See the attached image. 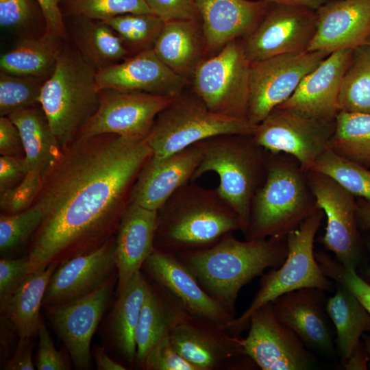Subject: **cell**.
<instances>
[{
    "label": "cell",
    "instance_id": "6da1fadb",
    "mask_svg": "<svg viewBox=\"0 0 370 370\" xmlns=\"http://www.w3.org/2000/svg\"><path fill=\"white\" fill-rule=\"evenodd\" d=\"M153 151L145 140L77 137L42 176L34 203L42 221L31 240L28 273L93 251L115 236L134 186Z\"/></svg>",
    "mask_w": 370,
    "mask_h": 370
},
{
    "label": "cell",
    "instance_id": "7a4b0ae2",
    "mask_svg": "<svg viewBox=\"0 0 370 370\" xmlns=\"http://www.w3.org/2000/svg\"><path fill=\"white\" fill-rule=\"evenodd\" d=\"M232 233L209 248L176 256L204 290L235 317L241 289L267 268L279 267L288 246L286 236L241 241Z\"/></svg>",
    "mask_w": 370,
    "mask_h": 370
},
{
    "label": "cell",
    "instance_id": "3957f363",
    "mask_svg": "<svg viewBox=\"0 0 370 370\" xmlns=\"http://www.w3.org/2000/svg\"><path fill=\"white\" fill-rule=\"evenodd\" d=\"M236 230L239 218L217 189L190 181L157 210L154 248L174 255L201 250Z\"/></svg>",
    "mask_w": 370,
    "mask_h": 370
},
{
    "label": "cell",
    "instance_id": "277c9868",
    "mask_svg": "<svg viewBox=\"0 0 370 370\" xmlns=\"http://www.w3.org/2000/svg\"><path fill=\"white\" fill-rule=\"evenodd\" d=\"M320 210L298 161L269 152L266 179L253 198L243 234L248 241L285 237Z\"/></svg>",
    "mask_w": 370,
    "mask_h": 370
},
{
    "label": "cell",
    "instance_id": "5b68a950",
    "mask_svg": "<svg viewBox=\"0 0 370 370\" xmlns=\"http://www.w3.org/2000/svg\"><path fill=\"white\" fill-rule=\"evenodd\" d=\"M197 144L201 160L192 181L209 171L219 175L217 189L238 215L244 234L253 198L266 179L269 151L252 135H220Z\"/></svg>",
    "mask_w": 370,
    "mask_h": 370
},
{
    "label": "cell",
    "instance_id": "8992f818",
    "mask_svg": "<svg viewBox=\"0 0 370 370\" xmlns=\"http://www.w3.org/2000/svg\"><path fill=\"white\" fill-rule=\"evenodd\" d=\"M96 73L66 39L39 98V104L62 149L77 137L98 108L100 90Z\"/></svg>",
    "mask_w": 370,
    "mask_h": 370
},
{
    "label": "cell",
    "instance_id": "52a82bcc",
    "mask_svg": "<svg viewBox=\"0 0 370 370\" xmlns=\"http://www.w3.org/2000/svg\"><path fill=\"white\" fill-rule=\"evenodd\" d=\"M324 215L322 210H319L288 234L284 262L262 275L258 291L249 307L239 317L224 325L229 333L241 336L249 328L250 317L255 310L284 293L306 287L333 291L334 284L322 271L313 250L314 237Z\"/></svg>",
    "mask_w": 370,
    "mask_h": 370
},
{
    "label": "cell",
    "instance_id": "ba28073f",
    "mask_svg": "<svg viewBox=\"0 0 370 370\" xmlns=\"http://www.w3.org/2000/svg\"><path fill=\"white\" fill-rule=\"evenodd\" d=\"M257 125L214 112L195 94L182 92L158 114L145 140L153 155L166 156L217 136L253 135Z\"/></svg>",
    "mask_w": 370,
    "mask_h": 370
},
{
    "label": "cell",
    "instance_id": "9c48e42d",
    "mask_svg": "<svg viewBox=\"0 0 370 370\" xmlns=\"http://www.w3.org/2000/svg\"><path fill=\"white\" fill-rule=\"evenodd\" d=\"M249 70L243 40H232L197 66L193 74L195 94L214 112L247 118Z\"/></svg>",
    "mask_w": 370,
    "mask_h": 370
},
{
    "label": "cell",
    "instance_id": "30bf717a",
    "mask_svg": "<svg viewBox=\"0 0 370 370\" xmlns=\"http://www.w3.org/2000/svg\"><path fill=\"white\" fill-rule=\"evenodd\" d=\"M335 129L336 120L315 119L277 107L257 125L252 136L269 153L294 157L306 171L329 148Z\"/></svg>",
    "mask_w": 370,
    "mask_h": 370
},
{
    "label": "cell",
    "instance_id": "8fae6325",
    "mask_svg": "<svg viewBox=\"0 0 370 370\" xmlns=\"http://www.w3.org/2000/svg\"><path fill=\"white\" fill-rule=\"evenodd\" d=\"M329 54L321 51L286 53L250 62L247 119L254 125L261 123Z\"/></svg>",
    "mask_w": 370,
    "mask_h": 370
},
{
    "label": "cell",
    "instance_id": "7c38bea8",
    "mask_svg": "<svg viewBox=\"0 0 370 370\" xmlns=\"http://www.w3.org/2000/svg\"><path fill=\"white\" fill-rule=\"evenodd\" d=\"M316 10L271 3L262 18L243 41L250 62L308 51L316 32Z\"/></svg>",
    "mask_w": 370,
    "mask_h": 370
},
{
    "label": "cell",
    "instance_id": "4fadbf2b",
    "mask_svg": "<svg viewBox=\"0 0 370 370\" xmlns=\"http://www.w3.org/2000/svg\"><path fill=\"white\" fill-rule=\"evenodd\" d=\"M174 98L142 92L101 89L98 108L77 137L112 134L129 139L145 140L158 114Z\"/></svg>",
    "mask_w": 370,
    "mask_h": 370
},
{
    "label": "cell",
    "instance_id": "5bb4252c",
    "mask_svg": "<svg viewBox=\"0 0 370 370\" xmlns=\"http://www.w3.org/2000/svg\"><path fill=\"white\" fill-rule=\"evenodd\" d=\"M169 336L175 350L196 370L250 369L257 366L245 355L241 336L208 319L191 315Z\"/></svg>",
    "mask_w": 370,
    "mask_h": 370
},
{
    "label": "cell",
    "instance_id": "9a60e30c",
    "mask_svg": "<svg viewBox=\"0 0 370 370\" xmlns=\"http://www.w3.org/2000/svg\"><path fill=\"white\" fill-rule=\"evenodd\" d=\"M247 336L240 342L245 355L262 370L308 369L316 359L301 338L275 317L271 302L251 315Z\"/></svg>",
    "mask_w": 370,
    "mask_h": 370
},
{
    "label": "cell",
    "instance_id": "2e32d148",
    "mask_svg": "<svg viewBox=\"0 0 370 370\" xmlns=\"http://www.w3.org/2000/svg\"><path fill=\"white\" fill-rule=\"evenodd\" d=\"M319 208L327 218L325 232L319 238L345 267L356 269L360 260V238L356 221V197L330 176L306 171Z\"/></svg>",
    "mask_w": 370,
    "mask_h": 370
},
{
    "label": "cell",
    "instance_id": "e0dca14e",
    "mask_svg": "<svg viewBox=\"0 0 370 370\" xmlns=\"http://www.w3.org/2000/svg\"><path fill=\"white\" fill-rule=\"evenodd\" d=\"M116 283L115 273L97 289L82 297L43 306L53 330L77 369H88L91 365V341Z\"/></svg>",
    "mask_w": 370,
    "mask_h": 370
},
{
    "label": "cell",
    "instance_id": "ac0fdd59",
    "mask_svg": "<svg viewBox=\"0 0 370 370\" xmlns=\"http://www.w3.org/2000/svg\"><path fill=\"white\" fill-rule=\"evenodd\" d=\"M186 79L163 63L153 49L132 55L96 73L99 90L142 92L171 97L183 92Z\"/></svg>",
    "mask_w": 370,
    "mask_h": 370
},
{
    "label": "cell",
    "instance_id": "d6986e66",
    "mask_svg": "<svg viewBox=\"0 0 370 370\" xmlns=\"http://www.w3.org/2000/svg\"><path fill=\"white\" fill-rule=\"evenodd\" d=\"M141 269L175 297L190 315L223 325L235 319L204 290L177 256L154 249Z\"/></svg>",
    "mask_w": 370,
    "mask_h": 370
},
{
    "label": "cell",
    "instance_id": "ffe728a7",
    "mask_svg": "<svg viewBox=\"0 0 370 370\" xmlns=\"http://www.w3.org/2000/svg\"><path fill=\"white\" fill-rule=\"evenodd\" d=\"M353 49L335 51L300 82L292 95L278 108L304 116L334 121L339 112L338 94Z\"/></svg>",
    "mask_w": 370,
    "mask_h": 370
},
{
    "label": "cell",
    "instance_id": "44dd1931",
    "mask_svg": "<svg viewBox=\"0 0 370 370\" xmlns=\"http://www.w3.org/2000/svg\"><path fill=\"white\" fill-rule=\"evenodd\" d=\"M115 273L114 236L97 249L59 264L49 282L42 307L82 297L97 289Z\"/></svg>",
    "mask_w": 370,
    "mask_h": 370
},
{
    "label": "cell",
    "instance_id": "7402d4cb",
    "mask_svg": "<svg viewBox=\"0 0 370 370\" xmlns=\"http://www.w3.org/2000/svg\"><path fill=\"white\" fill-rule=\"evenodd\" d=\"M201 160L197 143L166 156L153 154L137 177L130 203L157 211L175 190L192 181Z\"/></svg>",
    "mask_w": 370,
    "mask_h": 370
},
{
    "label": "cell",
    "instance_id": "603a6c76",
    "mask_svg": "<svg viewBox=\"0 0 370 370\" xmlns=\"http://www.w3.org/2000/svg\"><path fill=\"white\" fill-rule=\"evenodd\" d=\"M316 13V32L308 51L331 53L366 44L370 35V0H328Z\"/></svg>",
    "mask_w": 370,
    "mask_h": 370
},
{
    "label": "cell",
    "instance_id": "cb8c5ba5",
    "mask_svg": "<svg viewBox=\"0 0 370 370\" xmlns=\"http://www.w3.org/2000/svg\"><path fill=\"white\" fill-rule=\"evenodd\" d=\"M325 291L301 288L279 296L271 304L277 319L291 328L306 346L332 355L334 347L325 314Z\"/></svg>",
    "mask_w": 370,
    "mask_h": 370
},
{
    "label": "cell",
    "instance_id": "d4e9b609",
    "mask_svg": "<svg viewBox=\"0 0 370 370\" xmlns=\"http://www.w3.org/2000/svg\"><path fill=\"white\" fill-rule=\"evenodd\" d=\"M205 51H220L247 36L258 25L270 2L264 0H196Z\"/></svg>",
    "mask_w": 370,
    "mask_h": 370
},
{
    "label": "cell",
    "instance_id": "484cf974",
    "mask_svg": "<svg viewBox=\"0 0 370 370\" xmlns=\"http://www.w3.org/2000/svg\"><path fill=\"white\" fill-rule=\"evenodd\" d=\"M156 226L157 211L129 204L115 235L117 295L153 251Z\"/></svg>",
    "mask_w": 370,
    "mask_h": 370
},
{
    "label": "cell",
    "instance_id": "4316f807",
    "mask_svg": "<svg viewBox=\"0 0 370 370\" xmlns=\"http://www.w3.org/2000/svg\"><path fill=\"white\" fill-rule=\"evenodd\" d=\"M190 316L167 290L149 282L135 333L136 362L140 367L149 349Z\"/></svg>",
    "mask_w": 370,
    "mask_h": 370
},
{
    "label": "cell",
    "instance_id": "83f0119b",
    "mask_svg": "<svg viewBox=\"0 0 370 370\" xmlns=\"http://www.w3.org/2000/svg\"><path fill=\"white\" fill-rule=\"evenodd\" d=\"M64 19L67 39L97 71L131 56L116 32L104 21L83 16Z\"/></svg>",
    "mask_w": 370,
    "mask_h": 370
},
{
    "label": "cell",
    "instance_id": "f1b7e54d",
    "mask_svg": "<svg viewBox=\"0 0 370 370\" xmlns=\"http://www.w3.org/2000/svg\"><path fill=\"white\" fill-rule=\"evenodd\" d=\"M197 20H172L164 22L153 49L171 70L186 78L193 75L202 61L203 44Z\"/></svg>",
    "mask_w": 370,
    "mask_h": 370
},
{
    "label": "cell",
    "instance_id": "f546056e",
    "mask_svg": "<svg viewBox=\"0 0 370 370\" xmlns=\"http://www.w3.org/2000/svg\"><path fill=\"white\" fill-rule=\"evenodd\" d=\"M8 116L19 130L28 170L42 175L59 157L62 148L41 106L21 108Z\"/></svg>",
    "mask_w": 370,
    "mask_h": 370
},
{
    "label": "cell",
    "instance_id": "4dcf8cb0",
    "mask_svg": "<svg viewBox=\"0 0 370 370\" xmlns=\"http://www.w3.org/2000/svg\"><path fill=\"white\" fill-rule=\"evenodd\" d=\"M149 281L142 270L136 272L118 298L109 319V333L112 343L123 358L136 362L135 333Z\"/></svg>",
    "mask_w": 370,
    "mask_h": 370
},
{
    "label": "cell",
    "instance_id": "1f68e13d",
    "mask_svg": "<svg viewBox=\"0 0 370 370\" xmlns=\"http://www.w3.org/2000/svg\"><path fill=\"white\" fill-rule=\"evenodd\" d=\"M66 40L46 32L38 38L21 39L1 56V71L46 80L52 74Z\"/></svg>",
    "mask_w": 370,
    "mask_h": 370
},
{
    "label": "cell",
    "instance_id": "d6a6232c",
    "mask_svg": "<svg viewBox=\"0 0 370 370\" xmlns=\"http://www.w3.org/2000/svg\"><path fill=\"white\" fill-rule=\"evenodd\" d=\"M58 265L51 264L32 273L1 310L14 325L19 338L38 336L42 321L40 314L50 278Z\"/></svg>",
    "mask_w": 370,
    "mask_h": 370
},
{
    "label": "cell",
    "instance_id": "836d02e7",
    "mask_svg": "<svg viewBox=\"0 0 370 370\" xmlns=\"http://www.w3.org/2000/svg\"><path fill=\"white\" fill-rule=\"evenodd\" d=\"M336 285V293L327 300L325 308L336 328V352L343 364L360 345V337L370 330V314L345 286Z\"/></svg>",
    "mask_w": 370,
    "mask_h": 370
},
{
    "label": "cell",
    "instance_id": "e575fe53",
    "mask_svg": "<svg viewBox=\"0 0 370 370\" xmlns=\"http://www.w3.org/2000/svg\"><path fill=\"white\" fill-rule=\"evenodd\" d=\"M338 109L370 114V46L353 49L338 94Z\"/></svg>",
    "mask_w": 370,
    "mask_h": 370
},
{
    "label": "cell",
    "instance_id": "d590c367",
    "mask_svg": "<svg viewBox=\"0 0 370 370\" xmlns=\"http://www.w3.org/2000/svg\"><path fill=\"white\" fill-rule=\"evenodd\" d=\"M329 147L338 155L370 168V114L340 111Z\"/></svg>",
    "mask_w": 370,
    "mask_h": 370
},
{
    "label": "cell",
    "instance_id": "8d00e7d4",
    "mask_svg": "<svg viewBox=\"0 0 370 370\" xmlns=\"http://www.w3.org/2000/svg\"><path fill=\"white\" fill-rule=\"evenodd\" d=\"M104 22L116 32L131 56L153 49L164 24L153 13H127Z\"/></svg>",
    "mask_w": 370,
    "mask_h": 370
},
{
    "label": "cell",
    "instance_id": "74e56055",
    "mask_svg": "<svg viewBox=\"0 0 370 370\" xmlns=\"http://www.w3.org/2000/svg\"><path fill=\"white\" fill-rule=\"evenodd\" d=\"M309 171L330 176L356 197L370 202V170L338 155L330 147Z\"/></svg>",
    "mask_w": 370,
    "mask_h": 370
},
{
    "label": "cell",
    "instance_id": "f35d334b",
    "mask_svg": "<svg viewBox=\"0 0 370 370\" xmlns=\"http://www.w3.org/2000/svg\"><path fill=\"white\" fill-rule=\"evenodd\" d=\"M0 24L20 40L40 37L47 30L38 0H0Z\"/></svg>",
    "mask_w": 370,
    "mask_h": 370
},
{
    "label": "cell",
    "instance_id": "ab89813d",
    "mask_svg": "<svg viewBox=\"0 0 370 370\" xmlns=\"http://www.w3.org/2000/svg\"><path fill=\"white\" fill-rule=\"evenodd\" d=\"M63 17L107 21L127 13H152L145 0H59Z\"/></svg>",
    "mask_w": 370,
    "mask_h": 370
},
{
    "label": "cell",
    "instance_id": "60d3db41",
    "mask_svg": "<svg viewBox=\"0 0 370 370\" xmlns=\"http://www.w3.org/2000/svg\"><path fill=\"white\" fill-rule=\"evenodd\" d=\"M45 79L0 72V115L9 116L14 111L39 104Z\"/></svg>",
    "mask_w": 370,
    "mask_h": 370
},
{
    "label": "cell",
    "instance_id": "b9f144b4",
    "mask_svg": "<svg viewBox=\"0 0 370 370\" xmlns=\"http://www.w3.org/2000/svg\"><path fill=\"white\" fill-rule=\"evenodd\" d=\"M43 219L40 208L35 204L15 214L1 213L0 251L7 255L25 245L38 230Z\"/></svg>",
    "mask_w": 370,
    "mask_h": 370
},
{
    "label": "cell",
    "instance_id": "7bdbcfd3",
    "mask_svg": "<svg viewBox=\"0 0 370 370\" xmlns=\"http://www.w3.org/2000/svg\"><path fill=\"white\" fill-rule=\"evenodd\" d=\"M314 255L323 273L345 286L370 314V284L356 273L354 267L343 265L326 252L320 251Z\"/></svg>",
    "mask_w": 370,
    "mask_h": 370
},
{
    "label": "cell",
    "instance_id": "ee69618b",
    "mask_svg": "<svg viewBox=\"0 0 370 370\" xmlns=\"http://www.w3.org/2000/svg\"><path fill=\"white\" fill-rule=\"evenodd\" d=\"M42 176L38 171H29L18 185L1 193V213L15 214L31 207L38 195Z\"/></svg>",
    "mask_w": 370,
    "mask_h": 370
},
{
    "label": "cell",
    "instance_id": "f6af8a7d",
    "mask_svg": "<svg viewBox=\"0 0 370 370\" xmlns=\"http://www.w3.org/2000/svg\"><path fill=\"white\" fill-rule=\"evenodd\" d=\"M140 367L146 370H196L175 350L169 334L149 349Z\"/></svg>",
    "mask_w": 370,
    "mask_h": 370
},
{
    "label": "cell",
    "instance_id": "bcb514c9",
    "mask_svg": "<svg viewBox=\"0 0 370 370\" xmlns=\"http://www.w3.org/2000/svg\"><path fill=\"white\" fill-rule=\"evenodd\" d=\"M28 255L20 258L0 260V309L28 276Z\"/></svg>",
    "mask_w": 370,
    "mask_h": 370
},
{
    "label": "cell",
    "instance_id": "7dc6e473",
    "mask_svg": "<svg viewBox=\"0 0 370 370\" xmlns=\"http://www.w3.org/2000/svg\"><path fill=\"white\" fill-rule=\"evenodd\" d=\"M38 349L36 368L38 370H67L71 365L62 351L58 350L42 319L38 333Z\"/></svg>",
    "mask_w": 370,
    "mask_h": 370
},
{
    "label": "cell",
    "instance_id": "c3c4849f",
    "mask_svg": "<svg viewBox=\"0 0 370 370\" xmlns=\"http://www.w3.org/2000/svg\"><path fill=\"white\" fill-rule=\"evenodd\" d=\"M154 14L164 22L172 20L200 21L196 0H145Z\"/></svg>",
    "mask_w": 370,
    "mask_h": 370
},
{
    "label": "cell",
    "instance_id": "681fc988",
    "mask_svg": "<svg viewBox=\"0 0 370 370\" xmlns=\"http://www.w3.org/2000/svg\"><path fill=\"white\" fill-rule=\"evenodd\" d=\"M28 171L24 156H1L0 194L18 185Z\"/></svg>",
    "mask_w": 370,
    "mask_h": 370
},
{
    "label": "cell",
    "instance_id": "f907efd6",
    "mask_svg": "<svg viewBox=\"0 0 370 370\" xmlns=\"http://www.w3.org/2000/svg\"><path fill=\"white\" fill-rule=\"evenodd\" d=\"M1 156H24V149L19 130L7 116L0 117Z\"/></svg>",
    "mask_w": 370,
    "mask_h": 370
},
{
    "label": "cell",
    "instance_id": "816d5d0a",
    "mask_svg": "<svg viewBox=\"0 0 370 370\" xmlns=\"http://www.w3.org/2000/svg\"><path fill=\"white\" fill-rule=\"evenodd\" d=\"M45 14L46 33L67 39L64 19L60 8L59 0H38Z\"/></svg>",
    "mask_w": 370,
    "mask_h": 370
},
{
    "label": "cell",
    "instance_id": "f5cc1de1",
    "mask_svg": "<svg viewBox=\"0 0 370 370\" xmlns=\"http://www.w3.org/2000/svg\"><path fill=\"white\" fill-rule=\"evenodd\" d=\"M32 338H19L14 354L7 362V370H34L36 365L32 360Z\"/></svg>",
    "mask_w": 370,
    "mask_h": 370
},
{
    "label": "cell",
    "instance_id": "db71d44e",
    "mask_svg": "<svg viewBox=\"0 0 370 370\" xmlns=\"http://www.w3.org/2000/svg\"><path fill=\"white\" fill-rule=\"evenodd\" d=\"M92 357L98 370H125L126 368L111 358L106 353L103 347L95 346L92 351Z\"/></svg>",
    "mask_w": 370,
    "mask_h": 370
},
{
    "label": "cell",
    "instance_id": "11a10c76",
    "mask_svg": "<svg viewBox=\"0 0 370 370\" xmlns=\"http://www.w3.org/2000/svg\"><path fill=\"white\" fill-rule=\"evenodd\" d=\"M369 359L365 345L360 344L343 365L347 370H366Z\"/></svg>",
    "mask_w": 370,
    "mask_h": 370
},
{
    "label": "cell",
    "instance_id": "9f6ffc18",
    "mask_svg": "<svg viewBox=\"0 0 370 370\" xmlns=\"http://www.w3.org/2000/svg\"><path fill=\"white\" fill-rule=\"evenodd\" d=\"M356 221L358 226L362 229L370 228V202L356 197Z\"/></svg>",
    "mask_w": 370,
    "mask_h": 370
},
{
    "label": "cell",
    "instance_id": "6f0895ef",
    "mask_svg": "<svg viewBox=\"0 0 370 370\" xmlns=\"http://www.w3.org/2000/svg\"><path fill=\"white\" fill-rule=\"evenodd\" d=\"M271 3L299 5L317 10L328 0H264Z\"/></svg>",
    "mask_w": 370,
    "mask_h": 370
},
{
    "label": "cell",
    "instance_id": "680465c9",
    "mask_svg": "<svg viewBox=\"0 0 370 370\" xmlns=\"http://www.w3.org/2000/svg\"><path fill=\"white\" fill-rule=\"evenodd\" d=\"M362 337L365 341V349L369 357V362H368V367L370 369V336H367L365 334H363Z\"/></svg>",
    "mask_w": 370,
    "mask_h": 370
},
{
    "label": "cell",
    "instance_id": "91938a15",
    "mask_svg": "<svg viewBox=\"0 0 370 370\" xmlns=\"http://www.w3.org/2000/svg\"><path fill=\"white\" fill-rule=\"evenodd\" d=\"M367 277L370 280V269H368L365 272Z\"/></svg>",
    "mask_w": 370,
    "mask_h": 370
},
{
    "label": "cell",
    "instance_id": "94428289",
    "mask_svg": "<svg viewBox=\"0 0 370 370\" xmlns=\"http://www.w3.org/2000/svg\"><path fill=\"white\" fill-rule=\"evenodd\" d=\"M366 44L369 45L370 46V35L369 36V37L367 38V40H366Z\"/></svg>",
    "mask_w": 370,
    "mask_h": 370
}]
</instances>
